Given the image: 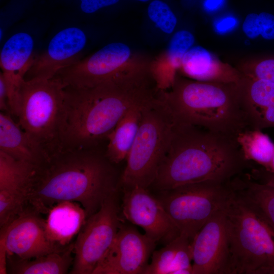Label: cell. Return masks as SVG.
<instances>
[{
  "instance_id": "9a60e30c",
  "label": "cell",
  "mask_w": 274,
  "mask_h": 274,
  "mask_svg": "<svg viewBox=\"0 0 274 274\" xmlns=\"http://www.w3.org/2000/svg\"><path fill=\"white\" fill-rule=\"evenodd\" d=\"M87 43L84 32L70 27L57 33L47 49L36 57L25 77V80L51 79L61 69L77 62Z\"/></svg>"
},
{
  "instance_id": "8d00e7d4",
  "label": "cell",
  "mask_w": 274,
  "mask_h": 274,
  "mask_svg": "<svg viewBox=\"0 0 274 274\" xmlns=\"http://www.w3.org/2000/svg\"><path fill=\"white\" fill-rule=\"evenodd\" d=\"M136 1L142 2H148V1H149L150 0H136Z\"/></svg>"
},
{
  "instance_id": "2e32d148",
  "label": "cell",
  "mask_w": 274,
  "mask_h": 274,
  "mask_svg": "<svg viewBox=\"0 0 274 274\" xmlns=\"http://www.w3.org/2000/svg\"><path fill=\"white\" fill-rule=\"evenodd\" d=\"M33 48L32 37L20 32L11 36L1 50L0 65L7 87L10 112L17 91L35 60Z\"/></svg>"
},
{
  "instance_id": "e575fe53",
  "label": "cell",
  "mask_w": 274,
  "mask_h": 274,
  "mask_svg": "<svg viewBox=\"0 0 274 274\" xmlns=\"http://www.w3.org/2000/svg\"><path fill=\"white\" fill-rule=\"evenodd\" d=\"M7 252L4 246L0 244V273H7Z\"/></svg>"
},
{
  "instance_id": "4dcf8cb0",
  "label": "cell",
  "mask_w": 274,
  "mask_h": 274,
  "mask_svg": "<svg viewBox=\"0 0 274 274\" xmlns=\"http://www.w3.org/2000/svg\"><path fill=\"white\" fill-rule=\"evenodd\" d=\"M238 21L232 16H226L217 19L214 23L216 32L219 34H225L231 32L237 26Z\"/></svg>"
},
{
  "instance_id": "ac0fdd59",
  "label": "cell",
  "mask_w": 274,
  "mask_h": 274,
  "mask_svg": "<svg viewBox=\"0 0 274 274\" xmlns=\"http://www.w3.org/2000/svg\"><path fill=\"white\" fill-rule=\"evenodd\" d=\"M179 70L189 78L199 81L239 83L243 75L201 46L192 47L184 54Z\"/></svg>"
},
{
  "instance_id": "4316f807",
  "label": "cell",
  "mask_w": 274,
  "mask_h": 274,
  "mask_svg": "<svg viewBox=\"0 0 274 274\" xmlns=\"http://www.w3.org/2000/svg\"><path fill=\"white\" fill-rule=\"evenodd\" d=\"M242 29L249 38L261 37L267 40H274V15L267 12L250 13L245 18Z\"/></svg>"
},
{
  "instance_id": "d590c367",
  "label": "cell",
  "mask_w": 274,
  "mask_h": 274,
  "mask_svg": "<svg viewBox=\"0 0 274 274\" xmlns=\"http://www.w3.org/2000/svg\"><path fill=\"white\" fill-rule=\"evenodd\" d=\"M266 170L274 173V154L270 166Z\"/></svg>"
},
{
  "instance_id": "30bf717a",
  "label": "cell",
  "mask_w": 274,
  "mask_h": 274,
  "mask_svg": "<svg viewBox=\"0 0 274 274\" xmlns=\"http://www.w3.org/2000/svg\"><path fill=\"white\" fill-rule=\"evenodd\" d=\"M117 191L87 219L79 231L74 246L75 256L71 273L92 274L114 241L122 224Z\"/></svg>"
},
{
  "instance_id": "5b68a950",
  "label": "cell",
  "mask_w": 274,
  "mask_h": 274,
  "mask_svg": "<svg viewBox=\"0 0 274 274\" xmlns=\"http://www.w3.org/2000/svg\"><path fill=\"white\" fill-rule=\"evenodd\" d=\"M232 189L224 208L228 225L229 274L272 273L274 230L244 196Z\"/></svg>"
},
{
  "instance_id": "9c48e42d",
  "label": "cell",
  "mask_w": 274,
  "mask_h": 274,
  "mask_svg": "<svg viewBox=\"0 0 274 274\" xmlns=\"http://www.w3.org/2000/svg\"><path fill=\"white\" fill-rule=\"evenodd\" d=\"M150 63L132 53L121 42L110 43L74 64L60 70L54 77L65 86L82 87L149 72Z\"/></svg>"
},
{
  "instance_id": "836d02e7",
  "label": "cell",
  "mask_w": 274,
  "mask_h": 274,
  "mask_svg": "<svg viewBox=\"0 0 274 274\" xmlns=\"http://www.w3.org/2000/svg\"><path fill=\"white\" fill-rule=\"evenodd\" d=\"M225 0H204L203 6L208 12H215L223 6Z\"/></svg>"
},
{
  "instance_id": "83f0119b",
  "label": "cell",
  "mask_w": 274,
  "mask_h": 274,
  "mask_svg": "<svg viewBox=\"0 0 274 274\" xmlns=\"http://www.w3.org/2000/svg\"><path fill=\"white\" fill-rule=\"evenodd\" d=\"M149 19L164 33H172L177 24V18L169 6L161 0H153L147 9Z\"/></svg>"
},
{
  "instance_id": "ffe728a7",
  "label": "cell",
  "mask_w": 274,
  "mask_h": 274,
  "mask_svg": "<svg viewBox=\"0 0 274 274\" xmlns=\"http://www.w3.org/2000/svg\"><path fill=\"white\" fill-rule=\"evenodd\" d=\"M0 151L37 167L49 153L15 122L10 114L0 113Z\"/></svg>"
},
{
  "instance_id": "e0dca14e",
  "label": "cell",
  "mask_w": 274,
  "mask_h": 274,
  "mask_svg": "<svg viewBox=\"0 0 274 274\" xmlns=\"http://www.w3.org/2000/svg\"><path fill=\"white\" fill-rule=\"evenodd\" d=\"M239 85L248 129L274 128V83L243 75Z\"/></svg>"
},
{
  "instance_id": "74e56055",
  "label": "cell",
  "mask_w": 274,
  "mask_h": 274,
  "mask_svg": "<svg viewBox=\"0 0 274 274\" xmlns=\"http://www.w3.org/2000/svg\"><path fill=\"white\" fill-rule=\"evenodd\" d=\"M272 274H274V270H273Z\"/></svg>"
},
{
  "instance_id": "8fae6325",
  "label": "cell",
  "mask_w": 274,
  "mask_h": 274,
  "mask_svg": "<svg viewBox=\"0 0 274 274\" xmlns=\"http://www.w3.org/2000/svg\"><path fill=\"white\" fill-rule=\"evenodd\" d=\"M122 212L128 221L142 227L145 234L156 243H168L180 231L160 200L148 189L123 188Z\"/></svg>"
},
{
  "instance_id": "1f68e13d",
  "label": "cell",
  "mask_w": 274,
  "mask_h": 274,
  "mask_svg": "<svg viewBox=\"0 0 274 274\" xmlns=\"http://www.w3.org/2000/svg\"><path fill=\"white\" fill-rule=\"evenodd\" d=\"M250 175L254 179L274 187V173L260 166L253 168Z\"/></svg>"
},
{
  "instance_id": "ba28073f",
  "label": "cell",
  "mask_w": 274,
  "mask_h": 274,
  "mask_svg": "<svg viewBox=\"0 0 274 274\" xmlns=\"http://www.w3.org/2000/svg\"><path fill=\"white\" fill-rule=\"evenodd\" d=\"M232 191L230 181H205L160 191L157 198L180 234L192 241L204 224L224 208Z\"/></svg>"
},
{
  "instance_id": "6da1fadb",
  "label": "cell",
  "mask_w": 274,
  "mask_h": 274,
  "mask_svg": "<svg viewBox=\"0 0 274 274\" xmlns=\"http://www.w3.org/2000/svg\"><path fill=\"white\" fill-rule=\"evenodd\" d=\"M114 163L98 148H58L38 166L28 200L37 211L64 201L81 205L87 218L118 190Z\"/></svg>"
},
{
  "instance_id": "f546056e",
  "label": "cell",
  "mask_w": 274,
  "mask_h": 274,
  "mask_svg": "<svg viewBox=\"0 0 274 274\" xmlns=\"http://www.w3.org/2000/svg\"><path fill=\"white\" fill-rule=\"evenodd\" d=\"M119 0H81L80 7L86 14L93 13L101 8L112 6Z\"/></svg>"
},
{
  "instance_id": "d6a6232c",
  "label": "cell",
  "mask_w": 274,
  "mask_h": 274,
  "mask_svg": "<svg viewBox=\"0 0 274 274\" xmlns=\"http://www.w3.org/2000/svg\"><path fill=\"white\" fill-rule=\"evenodd\" d=\"M0 109L2 112L10 114L7 87L2 72L0 73Z\"/></svg>"
},
{
  "instance_id": "7c38bea8",
  "label": "cell",
  "mask_w": 274,
  "mask_h": 274,
  "mask_svg": "<svg viewBox=\"0 0 274 274\" xmlns=\"http://www.w3.org/2000/svg\"><path fill=\"white\" fill-rule=\"evenodd\" d=\"M155 245L145 234L122 224L92 274H144Z\"/></svg>"
},
{
  "instance_id": "d6986e66",
  "label": "cell",
  "mask_w": 274,
  "mask_h": 274,
  "mask_svg": "<svg viewBox=\"0 0 274 274\" xmlns=\"http://www.w3.org/2000/svg\"><path fill=\"white\" fill-rule=\"evenodd\" d=\"M37 167L0 151L1 200L11 207L23 209Z\"/></svg>"
},
{
  "instance_id": "7402d4cb",
  "label": "cell",
  "mask_w": 274,
  "mask_h": 274,
  "mask_svg": "<svg viewBox=\"0 0 274 274\" xmlns=\"http://www.w3.org/2000/svg\"><path fill=\"white\" fill-rule=\"evenodd\" d=\"M144 274H193L191 241L180 234L154 251Z\"/></svg>"
},
{
  "instance_id": "277c9868",
  "label": "cell",
  "mask_w": 274,
  "mask_h": 274,
  "mask_svg": "<svg viewBox=\"0 0 274 274\" xmlns=\"http://www.w3.org/2000/svg\"><path fill=\"white\" fill-rule=\"evenodd\" d=\"M159 98L176 123L236 137L248 129L239 83L203 82L177 76Z\"/></svg>"
},
{
  "instance_id": "52a82bcc",
  "label": "cell",
  "mask_w": 274,
  "mask_h": 274,
  "mask_svg": "<svg viewBox=\"0 0 274 274\" xmlns=\"http://www.w3.org/2000/svg\"><path fill=\"white\" fill-rule=\"evenodd\" d=\"M174 124L169 110L158 96L142 107L139 129L120 178L123 188L148 189L152 186L167 151Z\"/></svg>"
},
{
  "instance_id": "7a4b0ae2",
  "label": "cell",
  "mask_w": 274,
  "mask_h": 274,
  "mask_svg": "<svg viewBox=\"0 0 274 274\" xmlns=\"http://www.w3.org/2000/svg\"><path fill=\"white\" fill-rule=\"evenodd\" d=\"M59 148H97L131 108L155 96L148 77L135 76L86 87L65 86Z\"/></svg>"
},
{
  "instance_id": "603a6c76",
  "label": "cell",
  "mask_w": 274,
  "mask_h": 274,
  "mask_svg": "<svg viewBox=\"0 0 274 274\" xmlns=\"http://www.w3.org/2000/svg\"><path fill=\"white\" fill-rule=\"evenodd\" d=\"M148 101L129 109L108 136L105 154L113 163L126 159L139 129L142 108Z\"/></svg>"
},
{
  "instance_id": "5bb4252c",
  "label": "cell",
  "mask_w": 274,
  "mask_h": 274,
  "mask_svg": "<svg viewBox=\"0 0 274 274\" xmlns=\"http://www.w3.org/2000/svg\"><path fill=\"white\" fill-rule=\"evenodd\" d=\"M2 227L0 244L4 246L8 255H16L20 259L61 251L68 247H61L50 240L45 220L33 212H22Z\"/></svg>"
},
{
  "instance_id": "cb8c5ba5",
  "label": "cell",
  "mask_w": 274,
  "mask_h": 274,
  "mask_svg": "<svg viewBox=\"0 0 274 274\" xmlns=\"http://www.w3.org/2000/svg\"><path fill=\"white\" fill-rule=\"evenodd\" d=\"M233 180L234 189L244 196L274 230V187L246 175Z\"/></svg>"
},
{
  "instance_id": "4fadbf2b",
  "label": "cell",
  "mask_w": 274,
  "mask_h": 274,
  "mask_svg": "<svg viewBox=\"0 0 274 274\" xmlns=\"http://www.w3.org/2000/svg\"><path fill=\"white\" fill-rule=\"evenodd\" d=\"M191 249L193 274H229L228 225L224 208L198 231L191 241Z\"/></svg>"
},
{
  "instance_id": "3957f363",
  "label": "cell",
  "mask_w": 274,
  "mask_h": 274,
  "mask_svg": "<svg viewBox=\"0 0 274 274\" xmlns=\"http://www.w3.org/2000/svg\"><path fill=\"white\" fill-rule=\"evenodd\" d=\"M250 162L236 137L175 122L152 186L160 192L201 182H227L240 175Z\"/></svg>"
},
{
  "instance_id": "d4e9b609",
  "label": "cell",
  "mask_w": 274,
  "mask_h": 274,
  "mask_svg": "<svg viewBox=\"0 0 274 274\" xmlns=\"http://www.w3.org/2000/svg\"><path fill=\"white\" fill-rule=\"evenodd\" d=\"M73 249L74 247L72 246L61 251L31 259H19L13 263L11 271L18 274L66 273L73 263L74 258L71 254Z\"/></svg>"
},
{
  "instance_id": "f1b7e54d",
  "label": "cell",
  "mask_w": 274,
  "mask_h": 274,
  "mask_svg": "<svg viewBox=\"0 0 274 274\" xmlns=\"http://www.w3.org/2000/svg\"><path fill=\"white\" fill-rule=\"evenodd\" d=\"M237 69L246 77L274 83V56L247 59L241 63Z\"/></svg>"
},
{
  "instance_id": "484cf974",
  "label": "cell",
  "mask_w": 274,
  "mask_h": 274,
  "mask_svg": "<svg viewBox=\"0 0 274 274\" xmlns=\"http://www.w3.org/2000/svg\"><path fill=\"white\" fill-rule=\"evenodd\" d=\"M245 158L267 170L274 154V142L258 129H246L236 136Z\"/></svg>"
},
{
  "instance_id": "8992f818",
  "label": "cell",
  "mask_w": 274,
  "mask_h": 274,
  "mask_svg": "<svg viewBox=\"0 0 274 274\" xmlns=\"http://www.w3.org/2000/svg\"><path fill=\"white\" fill-rule=\"evenodd\" d=\"M64 87L56 77L25 80L10 109L21 127L49 154L60 146Z\"/></svg>"
},
{
  "instance_id": "44dd1931",
  "label": "cell",
  "mask_w": 274,
  "mask_h": 274,
  "mask_svg": "<svg viewBox=\"0 0 274 274\" xmlns=\"http://www.w3.org/2000/svg\"><path fill=\"white\" fill-rule=\"evenodd\" d=\"M87 219L86 211L79 203L70 201L58 202L50 209L45 220L47 236L55 244L67 247Z\"/></svg>"
}]
</instances>
